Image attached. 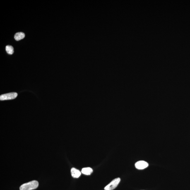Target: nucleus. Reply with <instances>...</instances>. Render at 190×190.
<instances>
[{
	"label": "nucleus",
	"instance_id": "nucleus-1",
	"mask_svg": "<svg viewBox=\"0 0 190 190\" xmlns=\"http://www.w3.org/2000/svg\"><path fill=\"white\" fill-rule=\"evenodd\" d=\"M37 181L34 180L22 184L20 188V190H32L36 189L39 186Z\"/></svg>",
	"mask_w": 190,
	"mask_h": 190
},
{
	"label": "nucleus",
	"instance_id": "nucleus-2",
	"mask_svg": "<svg viewBox=\"0 0 190 190\" xmlns=\"http://www.w3.org/2000/svg\"><path fill=\"white\" fill-rule=\"evenodd\" d=\"M121 181L120 178H117L113 180L109 184L107 185L104 188L105 190H113L117 187Z\"/></svg>",
	"mask_w": 190,
	"mask_h": 190
},
{
	"label": "nucleus",
	"instance_id": "nucleus-3",
	"mask_svg": "<svg viewBox=\"0 0 190 190\" xmlns=\"http://www.w3.org/2000/svg\"><path fill=\"white\" fill-rule=\"evenodd\" d=\"M18 95V93L16 92H12V93L3 94V95L0 96V100L3 101L12 100V99L16 98Z\"/></svg>",
	"mask_w": 190,
	"mask_h": 190
},
{
	"label": "nucleus",
	"instance_id": "nucleus-4",
	"mask_svg": "<svg viewBox=\"0 0 190 190\" xmlns=\"http://www.w3.org/2000/svg\"><path fill=\"white\" fill-rule=\"evenodd\" d=\"M149 164L144 161H140L137 162L135 164V167L137 169L142 170L147 168Z\"/></svg>",
	"mask_w": 190,
	"mask_h": 190
},
{
	"label": "nucleus",
	"instance_id": "nucleus-5",
	"mask_svg": "<svg viewBox=\"0 0 190 190\" xmlns=\"http://www.w3.org/2000/svg\"><path fill=\"white\" fill-rule=\"evenodd\" d=\"M71 173L72 176L74 178H76L79 177L81 175V172L74 168L71 169Z\"/></svg>",
	"mask_w": 190,
	"mask_h": 190
},
{
	"label": "nucleus",
	"instance_id": "nucleus-6",
	"mask_svg": "<svg viewBox=\"0 0 190 190\" xmlns=\"http://www.w3.org/2000/svg\"><path fill=\"white\" fill-rule=\"evenodd\" d=\"M25 34L23 32H17L15 34L14 36V38L15 40L17 41H19L22 40L25 38Z\"/></svg>",
	"mask_w": 190,
	"mask_h": 190
},
{
	"label": "nucleus",
	"instance_id": "nucleus-7",
	"mask_svg": "<svg viewBox=\"0 0 190 190\" xmlns=\"http://www.w3.org/2000/svg\"><path fill=\"white\" fill-rule=\"evenodd\" d=\"M93 169L90 167L84 168L82 169L81 172L86 175H90L93 172Z\"/></svg>",
	"mask_w": 190,
	"mask_h": 190
},
{
	"label": "nucleus",
	"instance_id": "nucleus-8",
	"mask_svg": "<svg viewBox=\"0 0 190 190\" xmlns=\"http://www.w3.org/2000/svg\"><path fill=\"white\" fill-rule=\"evenodd\" d=\"M6 50L7 53L10 55L13 54L14 53V49L11 46H7L6 47Z\"/></svg>",
	"mask_w": 190,
	"mask_h": 190
}]
</instances>
